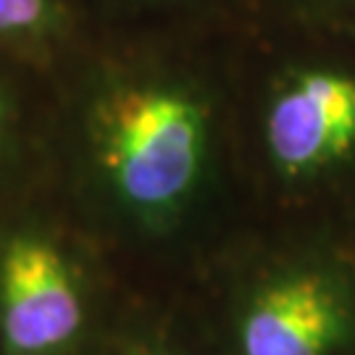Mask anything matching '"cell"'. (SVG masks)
<instances>
[{"mask_svg": "<svg viewBox=\"0 0 355 355\" xmlns=\"http://www.w3.org/2000/svg\"><path fill=\"white\" fill-rule=\"evenodd\" d=\"M87 137L116 198L161 216L179 208L200 182L211 114L198 89L171 76H121L89 105Z\"/></svg>", "mask_w": 355, "mask_h": 355, "instance_id": "1", "label": "cell"}, {"mask_svg": "<svg viewBox=\"0 0 355 355\" xmlns=\"http://www.w3.org/2000/svg\"><path fill=\"white\" fill-rule=\"evenodd\" d=\"M303 29L311 45L290 55L266 87L261 145L287 190H343L355 184V40Z\"/></svg>", "mask_w": 355, "mask_h": 355, "instance_id": "2", "label": "cell"}, {"mask_svg": "<svg viewBox=\"0 0 355 355\" xmlns=\"http://www.w3.org/2000/svg\"><path fill=\"white\" fill-rule=\"evenodd\" d=\"M74 268L45 237L16 234L0 250V337L11 355H55L82 329Z\"/></svg>", "mask_w": 355, "mask_h": 355, "instance_id": "4", "label": "cell"}, {"mask_svg": "<svg viewBox=\"0 0 355 355\" xmlns=\"http://www.w3.org/2000/svg\"><path fill=\"white\" fill-rule=\"evenodd\" d=\"M6 121H8V103H6L3 89H0V140H3V132H6Z\"/></svg>", "mask_w": 355, "mask_h": 355, "instance_id": "7", "label": "cell"}, {"mask_svg": "<svg viewBox=\"0 0 355 355\" xmlns=\"http://www.w3.org/2000/svg\"><path fill=\"white\" fill-rule=\"evenodd\" d=\"M295 24L355 40V0H284Z\"/></svg>", "mask_w": 355, "mask_h": 355, "instance_id": "6", "label": "cell"}, {"mask_svg": "<svg viewBox=\"0 0 355 355\" xmlns=\"http://www.w3.org/2000/svg\"><path fill=\"white\" fill-rule=\"evenodd\" d=\"M240 355H355V248L313 240L255 284Z\"/></svg>", "mask_w": 355, "mask_h": 355, "instance_id": "3", "label": "cell"}, {"mask_svg": "<svg viewBox=\"0 0 355 355\" xmlns=\"http://www.w3.org/2000/svg\"><path fill=\"white\" fill-rule=\"evenodd\" d=\"M61 0H0V40L37 42L61 26Z\"/></svg>", "mask_w": 355, "mask_h": 355, "instance_id": "5", "label": "cell"}]
</instances>
